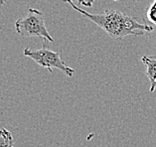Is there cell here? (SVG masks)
<instances>
[{
	"instance_id": "cell-1",
	"label": "cell",
	"mask_w": 156,
	"mask_h": 147,
	"mask_svg": "<svg viewBox=\"0 0 156 147\" xmlns=\"http://www.w3.org/2000/svg\"><path fill=\"white\" fill-rule=\"evenodd\" d=\"M83 16L97 24L112 39H122L126 36H141L153 31L150 25L137 21L136 17L128 16L119 10H105L101 13H90L83 10L71 0H64Z\"/></svg>"
},
{
	"instance_id": "cell-2",
	"label": "cell",
	"mask_w": 156,
	"mask_h": 147,
	"mask_svg": "<svg viewBox=\"0 0 156 147\" xmlns=\"http://www.w3.org/2000/svg\"><path fill=\"white\" fill-rule=\"evenodd\" d=\"M15 30L22 37H39L44 41L54 42L40 10L29 8L25 15L15 22Z\"/></svg>"
},
{
	"instance_id": "cell-3",
	"label": "cell",
	"mask_w": 156,
	"mask_h": 147,
	"mask_svg": "<svg viewBox=\"0 0 156 147\" xmlns=\"http://www.w3.org/2000/svg\"><path fill=\"white\" fill-rule=\"evenodd\" d=\"M23 55L25 57H28L33 60L40 67L48 69L50 73H52L54 69L62 71L68 77H73L76 73L74 69H72L71 67H68L63 62L62 58H61L62 52L52 51L50 49H48L45 44H43V46L40 49L25 48L23 51Z\"/></svg>"
},
{
	"instance_id": "cell-4",
	"label": "cell",
	"mask_w": 156,
	"mask_h": 147,
	"mask_svg": "<svg viewBox=\"0 0 156 147\" xmlns=\"http://www.w3.org/2000/svg\"><path fill=\"white\" fill-rule=\"evenodd\" d=\"M141 62L146 67V77L150 82V92L153 93L156 89V57L142 56Z\"/></svg>"
},
{
	"instance_id": "cell-5",
	"label": "cell",
	"mask_w": 156,
	"mask_h": 147,
	"mask_svg": "<svg viewBox=\"0 0 156 147\" xmlns=\"http://www.w3.org/2000/svg\"><path fill=\"white\" fill-rule=\"evenodd\" d=\"M0 147H14L13 135L6 128L0 129Z\"/></svg>"
},
{
	"instance_id": "cell-6",
	"label": "cell",
	"mask_w": 156,
	"mask_h": 147,
	"mask_svg": "<svg viewBox=\"0 0 156 147\" xmlns=\"http://www.w3.org/2000/svg\"><path fill=\"white\" fill-rule=\"evenodd\" d=\"M147 20L150 21L152 24L156 25V0L152 3V5L148 8L147 13H146Z\"/></svg>"
},
{
	"instance_id": "cell-7",
	"label": "cell",
	"mask_w": 156,
	"mask_h": 147,
	"mask_svg": "<svg viewBox=\"0 0 156 147\" xmlns=\"http://www.w3.org/2000/svg\"><path fill=\"white\" fill-rule=\"evenodd\" d=\"M71 1H73L76 4H79V5H83L85 7H92L94 0H71Z\"/></svg>"
},
{
	"instance_id": "cell-8",
	"label": "cell",
	"mask_w": 156,
	"mask_h": 147,
	"mask_svg": "<svg viewBox=\"0 0 156 147\" xmlns=\"http://www.w3.org/2000/svg\"><path fill=\"white\" fill-rule=\"evenodd\" d=\"M6 1H7V0H0V6H1V5H4L5 3H6Z\"/></svg>"
},
{
	"instance_id": "cell-9",
	"label": "cell",
	"mask_w": 156,
	"mask_h": 147,
	"mask_svg": "<svg viewBox=\"0 0 156 147\" xmlns=\"http://www.w3.org/2000/svg\"><path fill=\"white\" fill-rule=\"evenodd\" d=\"M113 1H117V0H113Z\"/></svg>"
}]
</instances>
